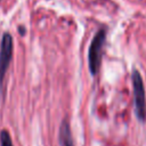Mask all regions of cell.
Returning <instances> with one entry per match:
<instances>
[{
  "label": "cell",
  "instance_id": "6da1fadb",
  "mask_svg": "<svg viewBox=\"0 0 146 146\" xmlns=\"http://www.w3.org/2000/svg\"><path fill=\"white\" fill-rule=\"evenodd\" d=\"M104 43H105V32L100 30L95 34L88 51V64H89V70L92 74H96L99 70Z\"/></svg>",
  "mask_w": 146,
  "mask_h": 146
},
{
  "label": "cell",
  "instance_id": "7a4b0ae2",
  "mask_svg": "<svg viewBox=\"0 0 146 146\" xmlns=\"http://www.w3.org/2000/svg\"><path fill=\"white\" fill-rule=\"evenodd\" d=\"M132 90H133V100L135 108L139 120L144 121L146 117V99H145V89L143 84L141 76L138 71L132 72Z\"/></svg>",
  "mask_w": 146,
  "mask_h": 146
},
{
  "label": "cell",
  "instance_id": "3957f363",
  "mask_svg": "<svg viewBox=\"0 0 146 146\" xmlns=\"http://www.w3.org/2000/svg\"><path fill=\"white\" fill-rule=\"evenodd\" d=\"M13 56V39L10 34H5L0 46V87Z\"/></svg>",
  "mask_w": 146,
  "mask_h": 146
},
{
  "label": "cell",
  "instance_id": "277c9868",
  "mask_svg": "<svg viewBox=\"0 0 146 146\" xmlns=\"http://www.w3.org/2000/svg\"><path fill=\"white\" fill-rule=\"evenodd\" d=\"M59 146H74L70 125L66 121L62 123L59 129Z\"/></svg>",
  "mask_w": 146,
  "mask_h": 146
},
{
  "label": "cell",
  "instance_id": "5b68a950",
  "mask_svg": "<svg viewBox=\"0 0 146 146\" xmlns=\"http://www.w3.org/2000/svg\"><path fill=\"white\" fill-rule=\"evenodd\" d=\"M0 144H1V146H13V141H11V138H10L8 131H6V130L1 131V133H0Z\"/></svg>",
  "mask_w": 146,
  "mask_h": 146
}]
</instances>
